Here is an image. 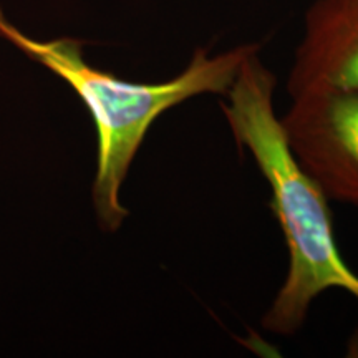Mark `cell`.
Masks as SVG:
<instances>
[{"label":"cell","instance_id":"6da1fadb","mask_svg":"<svg viewBox=\"0 0 358 358\" xmlns=\"http://www.w3.org/2000/svg\"><path fill=\"white\" fill-rule=\"evenodd\" d=\"M259 52V50H257ZM250 53L221 108L236 143L245 148L272 191L271 208L289 249V274L262 319L267 332L290 337L302 329L313 299L342 289L358 301V275L340 256L327 196L301 166L274 110L275 77Z\"/></svg>","mask_w":358,"mask_h":358},{"label":"cell","instance_id":"7a4b0ae2","mask_svg":"<svg viewBox=\"0 0 358 358\" xmlns=\"http://www.w3.org/2000/svg\"><path fill=\"white\" fill-rule=\"evenodd\" d=\"M0 37L64 80L87 106L96 129L92 201L105 232H116L128 217L122 187L151 124L164 111L192 96L226 95L243 62L259 50L257 45H241L211 57L208 48H198L178 77L161 83H134L90 65L78 40L29 37L7 19L2 8Z\"/></svg>","mask_w":358,"mask_h":358},{"label":"cell","instance_id":"3957f363","mask_svg":"<svg viewBox=\"0 0 358 358\" xmlns=\"http://www.w3.org/2000/svg\"><path fill=\"white\" fill-rule=\"evenodd\" d=\"M280 123L294 156L327 198L358 208V92L294 96Z\"/></svg>","mask_w":358,"mask_h":358},{"label":"cell","instance_id":"277c9868","mask_svg":"<svg viewBox=\"0 0 358 358\" xmlns=\"http://www.w3.org/2000/svg\"><path fill=\"white\" fill-rule=\"evenodd\" d=\"M290 96L320 90L358 92V0H317L290 69Z\"/></svg>","mask_w":358,"mask_h":358}]
</instances>
